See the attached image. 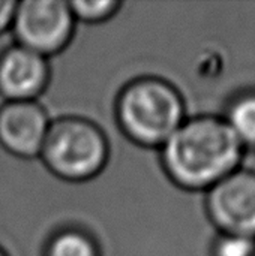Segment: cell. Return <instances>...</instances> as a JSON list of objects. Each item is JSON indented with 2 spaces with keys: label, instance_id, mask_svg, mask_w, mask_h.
Returning a JSON list of instances; mask_svg holds the SVG:
<instances>
[{
  "label": "cell",
  "instance_id": "obj_2",
  "mask_svg": "<svg viewBox=\"0 0 255 256\" xmlns=\"http://www.w3.org/2000/svg\"><path fill=\"white\" fill-rule=\"evenodd\" d=\"M114 112L125 136L147 148H161L186 120L180 92L159 76L129 81L116 99Z\"/></svg>",
  "mask_w": 255,
  "mask_h": 256
},
{
  "label": "cell",
  "instance_id": "obj_7",
  "mask_svg": "<svg viewBox=\"0 0 255 256\" xmlns=\"http://www.w3.org/2000/svg\"><path fill=\"white\" fill-rule=\"evenodd\" d=\"M50 81L48 58L18 44L0 54V94L6 102L36 100Z\"/></svg>",
  "mask_w": 255,
  "mask_h": 256
},
{
  "label": "cell",
  "instance_id": "obj_6",
  "mask_svg": "<svg viewBox=\"0 0 255 256\" xmlns=\"http://www.w3.org/2000/svg\"><path fill=\"white\" fill-rule=\"evenodd\" d=\"M51 120L36 100L5 102L0 106V144L14 156L32 159L41 154Z\"/></svg>",
  "mask_w": 255,
  "mask_h": 256
},
{
  "label": "cell",
  "instance_id": "obj_5",
  "mask_svg": "<svg viewBox=\"0 0 255 256\" xmlns=\"http://www.w3.org/2000/svg\"><path fill=\"white\" fill-rule=\"evenodd\" d=\"M206 213L219 232L255 238V172L239 168L210 188Z\"/></svg>",
  "mask_w": 255,
  "mask_h": 256
},
{
  "label": "cell",
  "instance_id": "obj_11",
  "mask_svg": "<svg viewBox=\"0 0 255 256\" xmlns=\"http://www.w3.org/2000/svg\"><path fill=\"white\" fill-rule=\"evenodd\" d=\"M212 256H255V238L237 234H222L212 244Z\"/></svg>",
  "mask_w": 255,
  "mask_h": 256
},
{
  "label": "cell",
  "instance_id": "obj_1",
  "mask_svg": "<svg viewBox=\"0 0 255 256\" xmlns=\"http://www.w3.org/2000/svg\"><path fill=\"white\" fill-rule=\"evenodd\" d=\"M168 178L185 190L207 192L240 168L245 147L224 117L186 118L159 148Z\"/></svg>",
  "mask_w": 255,
  "mask_h": 256
},
{
  "label": "cell",
  "instance_id": "obj_3",
  "mask_svg": "<svg viewBox=\"0 0 255 256\" xmlns=\"http://www.w3.org/2000/svg\"><path fill=\"white\" fill-rule=\"evenodd\" d=\"M110 146L104 130L83 117L51 120L39 158L56 177L83 183L102 172L108 162Z\"/></svg>",
  "mask_w": 255,
  "mask_h": 256
},
{
  "label": "cell",
  "instance_id": "obj_4",
  "mask_svg": "<svg viewBox=\"0 0 255 256\" xmlns=\"http://www.w3.org/2000/svg\"><path fill=\"white\" fill-rule=\"evenodd\" d=\"M75 22L69 2L24 0L17 2L12 30L18 45L48 58L68 46Z\"/></svg>",
  "mask_w": 255,
  "mask_h": 256
},
{
  "label": "cell",
  "instance_id": "obj_9",
  "mask_svg": "<svg viewBox=\"0 0 255 256\" xmlns=\"http://www.w3.org/2000/svg\"><path fill=\"white\" fill-rule=\"evenodd\" d=\"M44 256H101V249L87 231L63 228L48 240Z\"/></svg>",
  "mask_w": 255,
  "mask_h": 256
},
{
  "label": "cell",
  "instance_id": "obj_13",
  "mask_svg": "<svg viewBox=\"0 0 255 256\" xmlns=\"http://www.w3.org/2000/svg\"><path fill=\"white\" fill-rule=\"evenodd\" d=\"M0 256H8V255H6V254H5V252H3V250L0 249Z\"/></svg>",
  "mask_w": 255,
  "mask_h": 256
},
{
  "label": "cell",
  "instance_id": "obj_12",
  "mask_svg": "<svg viewBox=\"0 0 255 256\" xmlns=\"http://www.w3.org/2000/svg\"><path fill=\"white\" fill-rule=\"evenodd\" d=\"M15 9H17V2L0 0V34L5 33L9 27H12Z\"/></svg>",
  "mask_w": 255,
  "mask_h": 256
},
{
  "label": "cell",
  "instance_id": "obj_10",
  "mask_svg": "<svg viewBox=\"0 0 255 256\" xmlns=\"http://www.w3.org/2000/svg\"><path fill=\"white\" fill-rule=\"evenodd\" d=\"M69 6L75 21L99 24L113 18L123 3L119 0H72Z\"/></svg>",
  "mask_w": 255,
  "mask_h": 256
},
{
  "label": "cell",
  "instance_id": "obj_8",
  "mask_svg": "<svg viewBox=\"0 0 255 256\" xmlns=\"http://www.w3.org/2000/svg\"><path fill=\"white\" fill-rule=\"evenodd\" d=\"M224 120L231 132L246 148H255V92L236 96L225 112Z\"/></svg>",
  "mask_w": 255,
  "mask_h": 256
}]
</instances>
